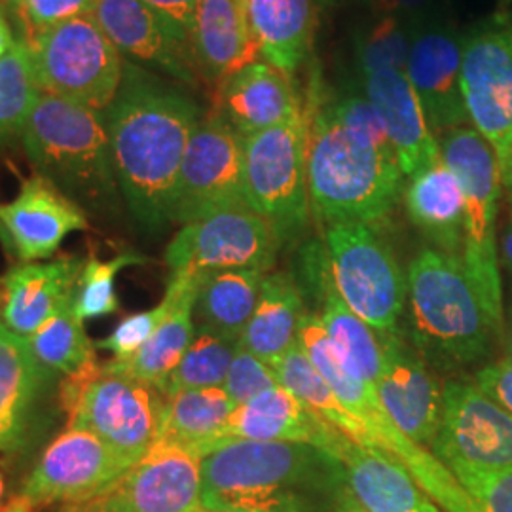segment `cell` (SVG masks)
<instances>
[{"label": "cell", "instance_id": "obj_45", "mask_svg": "<svg viewBox=\"0 0 512 512\" xmlns=\"http://www.w3.org/2000/svg\"><path fill=\"white\" fill-rule=\"evenodd\" d=\"M95 2L97 0H25L19 10V16L31 29L29 35H35L54 27L57 23L93 14Z\"/></svg>", "mask_w": 512, "mask_h": 512}, {"label": "cell", "instance_id": "obj_34", "mask_svg": "<svg viewBox=\"0 0 512 512\" xmlns=\"http://www.w3.org/2000/svg\"><path fill=\"white\" fill-rule=\"evenodd\" d=\"M200 275V274H198ZM198 275L184 291L173 311L167 315L160 329L152 334L143 348L128 359H110L105 368L114 374H124L148 384H154L164 391L165 382L171 372L181 363V359L190 346L196 323H194V300Z\"/></svg>", "mask_w": 512, "mask_h": 512}, {"label": "cell", "instance_id": "obj_32", "mask_svg": "<svg viewBox=\"0 0 512 512\" xmlns=\"http://www.w3.org/2000/svg\"><path fill=\"white\" fill-rule=\"evenodd\" d=\"M323 310L319 313L327 330L330 346L351 376L366 384L376 385L384 368V338L357 313L349 310L336 291L329 272V260L319 275Z\"/></svg>", "mask_w": 512, "mask_h": 512}, {"label": "cell", "instance_id": "obj_6", "mask_svg": "<svg viewBox=\"0 0 512 512\" xmlns=\"http://www.w3.org/2000/svg\"><path fill=\"white\" fill-rule=\"evenodd\" d=\"M298 346L329 382L338 401L351 416L365 425L378 442V450L397 459L418 482L423 492L439 505L442 512H478L475 501L459 484L454 473L431 450L408 439L399 425L387 414L378 391L351 376L330 346L327 330L319 313L306 311L298 332Z\"/></svg>", "mask_w": 512, "mask_h": 512}, {"label": "cell", "instance_id": "obj_53", "mask_svg": "<svg viewBox=\"0 0 512 512\" xmlns=\"http://www.w3.org/2000/svg\"><path fill=\"white\" fill-rule=\"evenodd\" d=\"M499 169H501V186L505 190L512 217V148L511 152L505 156V160L499 164Z\"/></svg>", "mask_w": 512, "mask_h": 512}, {"label": "cell", "instance_id": "obj_41", "mask_svg": "<svg viewBox=\"0 0 512 512\" xmlns=\"http://www.w3.org/2000/svg\"><path fill=\"white\" fill-rule=\"evenodd\" d=\"M143 262H147V258L137 253H122L105 262L92 256L88 262H84L74 294V310L78 317L86 321L105 317L118 310V296L114 283L116 275L124 268Z\"/></svg>", "mask_w": 512, "mask_h": 512}, {"label": "cell", "instance_id": "obj_20", "mask_svg": "<svg viewBox=\"0 0 512 512\" xmlns=\"http://www.w3.org/2000/svg\"><path fill=\"white\" fill-rule=\"evenodd\" d=\"M88 228L86 211L37 173L0 203V239L23 262L50 258L69 234Z\"/></svg>", "mask_w": 512, "mask_h": 512}, {"label": "cell", "instance_id": "obj_9", "mask_svg": "<svg viewBox=\"0 0 512 512\" xmlns=\"http://www.w3.org/2000/svg\"><path fill=\"white\" fill-rule=\"evenodd\" d=\"M245 139V194L249 207L274 228L281 245L310 224L306 116Z\"/></svg>", "mask_w": 512, "mask_h": 512}, {"label": "cell", "instance_id": "obj_3", "mask_svg": "<svg viewBox=\"0 0 512 512\" xmlns=\"http://www.w3.org/2000/svg\"><path fill=\"white\" fill-rule=\"evenodd\" d=\"M342 461L308 442L222 439L202 459L203 511L340 512Z\"/></svg>", "mask_w": 512, "mask_h": 512}, {"label": "cell", "instance_id": "obj_21", "mask_svg": "<svg viewBox=\"0 0 512 512\" xmlns=\"http://www.w3.org/2000/svg\"><path fill=\"white\" fill-rule=\"evenodd\" d=\"M382 338L384 368L374 385L378 397L408 439L431 448L442 421V387L418 349L399 332L382 334Z\"/></svg>", "mask_w": 512, "mask_h": 512}, {"label": "cell", "instance_id": "obj_4", "mask_svg": "<svg viewBox=\"0 0 512 512\" xmlns=\"http://www.w3.org/2000/svg\"><path fill=\"white\" fill-rule=\"evenodd\" d=\"M410 338L425 363L442 372L488 365L501 336L458 256L421 249L406 270Z\"/></svg>", "mask_w": 512, "mask_h": 512}, {"label": "cell", "instance_id": "obj_38", "mask_svg": "<svg viewBox=\"0 0 512 512\" xmlns=\"http://www.w3.org/2000/svg\"><path fill=\"white\" fill-rule=\"evenodd\" d=\"M84 321L74 310V300L27 338L38 363L50 374H71L88 365L95 357L92 340L84 330Z\"/></svg>", "mask_w": 512, "mask_h": 512}, {"label": "cell", "instance_id": "obj_30", "mask_svg": "<svg viewBox=\"0 0 512 512\" xmlns=\"http://www.w3.org/2000/svg\"><path fill=\"white\" fill-rule=\"evenodd\" d=\"M304 315V296L293 275L266 274L255 311L239 344L268 365H277L298 346Z\"/></svg>", "mask_w": 512, "mask_h": 512}, {"label": "cell", "instance_id": "obj_27", "mask_svg": "<svg viewBox=\"0 0 512 512\" xmlns=\"http://www.w3.org/2000/svg\"><path fill=\"white\" fill-rule=\"evenodd\" d=\"M190 46L200 78L211 84L262 61L238 0H200Z\"/></svg>", "mask_w": 512, "mask_h": 512}, {"label": "cell", "instance_id": "obj_31", "mask_svg": "<svg viewBox=\"0 0 512 512\" xmlns=\"http://www.w3.org/2000/svg\"><path fill=\"white\" fill-rule=\"evenodd\" d=\"M50 372L40 365L25 338L0 321V452L16 448L29 414Z\"/></svg>", "mask_w": 512, "mask_h": 512}, {"label": "cell", "instance_id": "obj_19", "mask_svg": "<svg viewBox=\"0 0 512 512\" xmlns=\"http://www.w3.org/2000/svg\"><path fill=\"white\" fill-rule=\"evenodd\" d=\"M93 18L124 59L186 88L200 86L190 46L145 0H97Z\"/></svg>", "mask_w": 512, "mask_h": 512}, {"label": "cell", "instance_id": "obj_25", "mask_svg": "<svg viewBox=\"0 0 512 512\" xmlns=\"http://www.w3.org/2000/svg\"><path fill=\"white\" fill-rule=\"evenodd\" d=\"M82 268L84 262L76 256L12 268L2 281V323L21 338H31L55 311L73 302Z\"/></svg>", "mask_w": 512, "mask_h": 512}, {"label": "cell", "instance_id": "obj_7", "mask_svg": "<svg viewBox=\"0 0 512 512\" xmlns=\"http://www.w3.org/2000/svg\"><path fill=\"white\" fill-rule=\"evenodd\" d=\"M440 156L463 188L465 228L461 262L494 329L503 340L505 308L499 264L497 213L501 198V169L494 148L473 126L439 135Z\"/></svg>", "mask_w": 512, "mask_h": 512}, {"label": "cell", "instance_id": "obj_10", "mask_svg": "<svg viewBox=\"0 0 512 512\" xmlns=\"http://www.w3.org/2000/svg\"><path fill=\"white\" fill-rule=\"evenodd\" d=\"M332 283L349 310L380 334L397 332L406 310L408 281L397 256L368 224L325 228Z\"/></svg>", "mask_w": 512, "mask_h": 512}, {"label": "cell", "instance_id": "obj_60", "mask_svg": "<svg viewBox=\"0 0 512 512\" xmlns=\"http://www.w3.org/2000/svg\"><path fill=\"white\" fill-rule=\"evenodd\" d=\"M355 2H359L361 6H365V8H376V0H355Z\"/></svg>", "mask_w": 512, "mask_h": 512}, {"label": "cell", "instance_id": "obj_22", "mask_svg": "<svg viewBox=\"0 0 512 512\" xmlns=\"http://www.w3.org/2000/svg\"><path fill=\"white\" fill-rule=\"evenodd\" d=\"M241 137L304 116V99L293 76L266 61H255L217 84V110Z\"/></svg>", "mask_w": 512, "mask_h": 512}, {"label": "cell", "instance_id": "obj_42", "mask_svg": "<svg viewBox=\"0 0 512 512\" xmlns=\"http://www.w3.org/2000/svg\"><path fill=\"white\" fill-rule=\"evenodd\" d=\"M196 275L198 274H171L164 298L156 308L129 315L105 340L95 342V346L109 349L114 359H128L135 355L152 338V334L160 329V325L173 311L184 291L196 279Z\"/></svg>", "mask_w": 512, "mask_h": 512}, {"label": "cell", "instance_id": "obj_54", "mask_svg": "<svg viewBox=\"0 0 512 512\" xmlns=\"http://www.w3.org/2000/svg\"><path fill=\"white\" fill-rule=\"evenodd\" d=\"M33 507H35V505H33V501H31L29 497L19 494L16 495L14 499H10L0 512H31Z\"/></svg>", "mask_w": 512, "mask_h": 512}, {"label": "cell", "instance_id": "obj_35", "mask_svg": "<svg viewBox=\"0 0 512 512\" xmlns=\"http://www.w3.org/2000/svg\"><path fill=\"white\" fill-rule=\"evenodd\" d=\"M238 404L222 387L183 389L167 397L158 440L196 446L203 454L224 439V427Z\"/></svg>", "mask_w": 512, "mask_h": 512}, {"label": "cell", "instance_id": "obj_18", "mask_svg": "<svg viewBox=\"0 0 512 512\" xmlns=\"http://www.w3.org/2000/svg\"><path fill=\"white\" fill-rule=\"evenodd\" d=\"M203 450L156 440L105 492L129 512H202Z\"/></svg>", "mask_w": 512, "mask_h": 512}, {"label": "cell", "instance_id": "obj_33", "mask_svg": "<svg viewBox=\"0 0 512 512\" xmlns=\"http://www.w3.org/2000/svg\"><path fill=\"white\" fill-rule=\"evenodd\" d=\"M264 277L266 274L258 270H220L198 275L196 329L239 340L255 311Z\"/></svg>", "mask_w": 512, "mask_h": 512}, {"label": "cell", "instance_id": "obj_8", "mask_svg": "<svg viewBox=\"0 0 512 512\" xmlns=\"http://www.w3.org/2000/svg\"><path fill=\"white\" fill-rule=\"evenodd\" d=\"M40 90L105 112L120 88L124 57L93 14L27 37Z\"/></svg>", "mask_w": 512, "mask_h": 512}, {"label": "cell", "instance_id": "obj_29", "mask_svg": "<svg viewBox=\"0 0 512 512\" xmlns=\"http://www.w3.org/2000/svg\"><path fill=\"white\" fill-rule=\"evenodd\" d=\"M403 200L408 219L431 247L461 258L465 198L456 173L442 158L408 179Z\"/></svg>", "mask_w": 512, "mask_h": 512}, {"label": "cell", "instance_id": "obj_16", "mask_svg": "<svg viewBox=\"0 0 512 512\" xmlns=\"http://www.w3.org/2000/svg\"><path fill=\"white\" fill-rule=\"evenodd\" d=\"M133 463L88 429H67L38 459L21 494L33 505L65 501L69 505L105 492Z\"/></svg>", "mask_w": 512, "mask_h": 512}, {"label": "cell", "instance_id": "obj_49", "mask_svg": "<svg viewBox=\"0 0 512 512\" xmlns=\"http://www.w3.org/2000/svg\"><path fill=\"white\" fill-rule=\"evenodd\" d=\"M435 0H376V12L385 16H397L410 25L421 19L431 18Z\"/></svg>", "mask_w": 512, "mask_h": 512}, {"label": "cell", "instance_id": "obj_57", "mask_svg": "<svg viewBox=\"0 0 512 512\" xmlns=\"http://www.w3.org/2000/svg\"><path fill=\"white\" fill-rule=\"evenodd\" d=\"M340 512H366V511H363V509H361V507H359V505H357V503H355V501H353V499H349L348 503H346V505H344V507H342V509H340Z\"/></svg>", "mask_w": 512, "mask_h": 512}, {"label": "cell", "instance_id": "obj_13", "mask_svg": "<svg viewBox=\"0 0 512 512\" xmlns=\"http://www.w3.org/2000/svg\"><path fill=\"white\" fill-rule=\"evenodd\" d=\"M281 243L268 220L253 209H232L183 224L165 249L171 274L274 268Z\"/></svg>", "mask_w": 512, "mask_h": 512}, {"label": "cell", "instance_id": "obj_63", "mask_svg": "<svg viewBox=\"0 0 512 512\" xmlns=\"http://www.w3.org/2000/svg\"><path fill=\"white\" fill-rule=\"evenodd\" d=\"M202 512H211V511H202Z\"/></svg>", "mask_w": 512, "mask_h": 512}, {"label": "cell", "instance_id": "obj_24", "mask_svg": "<svg viewBox=\"0 0 512 512\" xmlns=\"http://www.w3.org/2000/svg\"><path fill=\"white\" fill-rule=\"evenodd\" d=\"M348 478L351 499L366 512H442L397 459L340 435L332 452Z\"/></svg>", "mask_w": 512, "mask_h": 512}, {"label": "cell", "instance_id": "obj_56", "mask_svg": "<svg viewBox=\"0 0 512 512\" xmlns=\"http://www.w3.org/2000/svg\"><path fill=\"white\" fill-rule=\"evenodd\" d=\"M4 497H6V480H4V473L0 471V511L4 509Z\"/></svg>", "mask_w": 512, "mask_h": 512}, {"label": "cell", "instance_id": "obj_36", "mask_svg": "<svg viewBox=\"0 0 512 512\" xmlns=\"http://www.w3.org/2000/svg\"><path fill=\"white\" fill-rule=\"evenodd\" d=\"M274 370L279 384L293 391L298 399H302L334 429H338L342 435L363 448L378 450V442L372 437V433L338 401L329 382L311 365L310 359L304 355L300 346L291 349L274 365Z\"/></svg>", "mask_w": 512, "mask_h": 512}, {"label": "cell", "instance_id": "obj_55", "mask_svg": "<svg viewBox=\"0 0 512 512\" xmlns=\"http://www.w3.org/2000/svg\"><path fill=\"white\" fill-rule=\"evenodd\" d=\"M503 348H505V357L512 361V300L509 311L505 315V327H503V340H501Z\"/></svg>", "mask_w": 512, "mask_h": 512}, {"label": "cell", "instance_id": "obj_26", "mask_svg": "<svg viewBox=\"0 0 512 512\" xmlns=\"http://www.w3.org/2000/svg\"><path fill=\"white\" fill-rule=\"evenodd\" d=\"M342 433L279 384L238 404L224 427V439L308 442L332 452Z\"/></svg>", "mask_w": 512, "mask_h": 512}, {"label": "cell", "instance_id": "obj_47", "mask_svg": "<svg viewBox=\"0 0 512 512\" xmlns=\"http://www.w3.org/2000/svg\"><path fill=\"white\" fill-rule=\"evenodd\" d=\"M103 368L105 365L93 359L88 365L67 374L65 380L59 384V404H61V410L67 414V420L73 416L74 410L78 408V404L84 399L93 382L101 376Z\"/></svg>", "mask_w": 512, "mask_h": 512}, {"label": "cell", "instance_id": "obj_39", "mask_svg": "<svg viewBox=\"0 0 512 512\" xmlns=\"http://www.w3.org/2000/svg\"><path fill=\"white\" fill-rule=\"evenodd\" d=\"M412 44V25L397 16L378 14L357 29L353 61L359 78L385 71H406Z\"/></svg>", "mask_w": 512, "mask_h": 512}, {"label": "cell", "instance_id": "obj_11", "mask_svg": "<svg viewBox=\"0 0 512 512\" xmlns=\"http://www.w3.org/2000/svg\"><path fill=\"white\" fill-rule=\"evenodd\" d=\"M461 86L469 124L501 164L512 148V14L480 19L463 35Z\"/></svg>", "mask_w": 512, "mask_h": 512}, {"label": "cell", "instance_id": "obj_59", "mask_svg": "<svg viewBox=\"0 0 512 512\" xmlns=\"http://www.w3.org/2000/svg\"><path fill=\"white\" fill-rule=\"evenodd\" d=\"M4 2H6V4H8V6H10V8H14V10H18V14H19V10H21V6H23V2H25V0H4Z\"/></svg>", "mask_w": 512, "mask_h": 512}, {"label": "cell", "instance_id": "obj_37", "mask_svg": "<svg viewBox=\"0 0 512 512\" xmlns=\"http://www.w3.org/2000/svg\"><path fill=\"white\" fill-rule=\"evenodd\" d=\"M40 95L27 37H16L0 57V148L21 143Z\"/></svg>", "mask_w": 512, "mask_h": 512}, {"label": "cell", "instance_id": "obj_23", "mask_svg": "<svg viewBox=\"0 0 512 512\" xmlns=\"http://www.w3.org/2000/svg\"><path fill=\"white\" fill-rule=\"evenodd\" d=\"M361 93L378 112L406 179L442 158L439 139L425 120L406 71H385L361 78Z\"/></svg>", "mask_w": 512, "mask_h": 512}, {"label": "cell", "instance_id": "obj_62", "mask_svg": "<svg viewBox=\"0 0 512 512\" xmlns=\"http://www.w3.org/2000/svg\"><path fill=\"white\" fill-rule=\"evenodd\" d=\"M505 2H511V0H505Z\"/></svg>", "mask_w": 512, "mask_h": 512}, {"label": "cell", "instance_id": "obj_52", "mask_svg": "<svg viewBox=\"0 0 512 512\" xmlns=\"http://www.w3.org/2000/svg\"><path fill=\"white\" fill-rule=\"evenodd\" d=\"M16 37L12 33V25L6 18V14L0 10V57L8 54V50L14 46Z\"/></svg>", "mask_w": 512, "mask_h": 512}, {"label": "cell", "instance_id": "obj_51", "mask_svg": "<svg viewBox=\"0 0 512 512\" xmlns=\"http://www.w3.org/2000/svg\"><path fill=\"white\" fill-rule=\"evenodd\" d=\"M499 264L512 275V217L499 236Z\"/></svg>", "mask_w": 512, "mask_h": 512}, {"label": "cell", "instance_id": "obj_40", "mask_svg": "<svg viewBox=\"0 0 512 512\" xmlns=\"http://www.w3.org/2000/svg\"><path fill=\"white\" fill-rule=\"evenodd\" d=\"M238 346L239 340L224 338L211 330L196 329L181 363L165 382V397L183 389L222 387Z\"/></svg>", "mask_w": 512, "mask_h": 512}, {"label": "cell", "instance_id": "obj_61", "mask_svg": "<svg viewBox=\"0 0 512 512\" xmlns=\"http://www.w3.org/2000/svg\"><path fill=\"white\" fill-rule=\"evenodd\" d=\"M239 2V6H241V8H243V12H245V0H238Z\"/></svg>", "mask_w": 512, "mask_h": 512}, {"label": "cell", "instance_id": "obj_2", "mask_svg": "<svg viewBox=\"0 0 512 512\" xmlns=\"http://www.w3.org/2000/svg\"><path fill=\"white\" fill-rule=\"evenodd\" d=\"M103 114L129 213L158 232L173 222L181 165L202 107L183 84L126 59L120 88Z\"/></svg>", "mask_w": 512, "mask_h": 512}, {"label": "cell", "instance_id": "obj_46", "mask_svg": "<svg viewBox=\"0 0 512 512\" xmlns=\"http://www.w3.org/2000/svg\"><path fill=\"white\" fill-rule=\"evenodd\" d=\"M475 382L490 399L501 404L512 414V361L507 357L478 368L473 376Z\"/></svg>", "mask_w": 512, "mask_h": 512}, {"label": "cell", "instance_id": "obj_14", "mask_svg": "<svg viewBox=\"0 0 512 512\" xmlns=\"http://www.w3.org/2000/svg\"><path fill=\"white\" fill-rule=\"evenodd\" d=\"M450 469H512V414L473 380L442 385V421L429 448Z\"/></svg>", "mask_w": 512, "mask_h": 512}, {"label": "cell", "instance_id": "obj_48", "mask_svg": "<svg viewBox=\"0 0 512 512\" xmlns=\"http://www.w3.org/2000/svg\"><path fill=\"white\" fill-rule=\"evenodd\" d=\"M148 6L165 19V23L175 31V35L190 46V35L194 16L200 0H145ZM192 50V46H190Z\"/></svg>", "mask_w": 512, "mask_h": 512}, {"label": "cell", "instance_id": "obj_43", "mask_svg": "<svg viewBox=\"0 0 512 512\" xmlns=\"http://www.w3.org/2000/svg\"><path fill=\"white\" fill-rule=\"evenodd\" d=\"M279 385V378L275 374L274 366L258 359L249 349L241 344L234 355V361L228 370L222 389L230 395L236 404L247 403L256 395L274 389Z\"/></svg>", "mask_w": 512, "mask_h": 512}, {"label": "cell", "instance_id": "obj_15", "mask_svg": "<svg viewBox=\"0 0 512 512\" xmlns=\"http://www.w3.org/2000/svg\"><path fill=\"white\" fill-rule=\"evenodd\" d=\"M165 401L160 387L103 368L67 420V429H88L135 463L158 440Z\"/></svg>", "mask_w": 512, "mask_h": 512}, {"label": "cell", "instance_id": "obj_1", "mask_svg": "<svg viewBox=\"0 0 512 512\" xmlns=\"http://www.w3.org/2000/svg\"><path fill=\"white\" fill-rule=\"evenodd\" d=\"M304 116L311 215L323 228L387 219L406 177L372 103L361 92L332 95L313 73Z\"/></svg>", "mask_w": 512, "mask_h": 512}, {"label": "cell", "instance_id": "obj_5", "mask_svg": "<svg viewBox=\"0 0 512 512\" xmlns=\"http://www.w3.org/2000/svg\"><path fill=\"white\" fill-rule=\"evenodd\" d=\"M21 145L37 175L86 213L116 215L122 190L110 152L105 114L42 92Z\"/></svg>", "mask_w": 512, "mask_h": 512}, {"label": "cell", "instance_id": "obj_58", "mask_svg": "<svg viewBox=\"0 0 512 512\" xmlns=\"http://www.w3.org/2000/svg\"><path fill=\"white\" fill-rule=\"evenodd\" d=\"M342 0H317V4H321V6H325V8H334V6H338Z\"/></svg>", "mask_w": 512, "mask_h": 512}, {"label": "cell", "instance_id": "obj_12", "mask_svg": "<svg viewBox=\"0 0 512 512\" xmlns=\"http://www.w3.org/2000/svg\"><path fill=\"white\" fill-rule=\"evenodd\" d=\"M243 207H249L245 194V139L219 112H213L203 116L186 148L171 220L183 226Z\"/></svg>", "mask_w": 512, "mask_h": 512}, {"label": "cell", "instance_id": "obj_28", "mask_svg": "<svg viewBox=\"0 0 512 512\" xmlns=\"http://www.w3.org/2000/svg\"><path fill=\"white\" fill-rule=\"evenodd\" d=\"M317 0H245V19L262 61L294 76L313 50Z\"/></svg>", "mask_w": 512, "mask_h": 512}, {"label": "cell", "instance_id": "obj_17", "mask_svg": "<svg viewBox=\"0 0 512 512\" xmlns=\"http://www.w3.org/2000/svg\"><path fill=\"white\" fill-rule=\"evenodd\" d=\"M461 52L463 35L437 14L412 25L406 74L435 137L469 124L461 86Z\"/></svg>", "mask_w": 512, "mask_h": 512}, {"label": "cell", "instance_id": "obj_44", "mask_svg": "<svg viewBox=\"0 0 512 512\" xmlns=\"http://www.w3.org/2000/svg\"><path fill=\"white\" fill-rule=\"evenodd\" d=\"M475 501L478 512H512V469L505 471H452Z\"/></svg>", "mask_w": 512, "mask_h": 512}, {"label": "cell", "instance_id": "obj_50", "mask_svg": "<svg viewBox=\"0 0 512 512\" xmlns=\"http://www.w3.org/2000/svg\"><path fill=\"white\" fill-rule=\"evenodd\" d=\"M65 512H129L124 505H120L116 499H112L107 492L93 495L86 501L73 503Z\"/></svg>", "mask_w": 512, "mask_h": 512}]
</instances>
